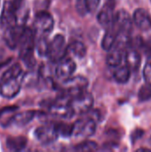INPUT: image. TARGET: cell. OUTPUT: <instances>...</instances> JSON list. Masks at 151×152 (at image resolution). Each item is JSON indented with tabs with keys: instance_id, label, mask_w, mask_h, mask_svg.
<instances>
[{
	"instance_id": "1",
	"label": "cell",
	"mask_w": 151,
	"mask_h": 152,
	"mask_svg": "<svg viewBox=\"0 0 151 152\" xmlns=\"http://www.w3.org/2000/svg\"><path fill=\"white\" fill-rule=\"evenodd\" d=\"M35 42H36V35L34 30L26 27L18 47H20V59L28 68H32L36 64L35 56H34Z\"/></svg>"
},
{
	"instance_id": "2",
	"label": "cell",
	"mask_w": 151,
	"mask_h": 152,
	"mask_svg": "<svg viewBox=\"0 0 151 152\" xmlns=\"http://www.w3.org/2000/svg\"><path fill=\"white\" fill-rule=\"evenodd\" d=\"M87 117L77 119L73 124L72 136L75 138H88L94 134L97 121L87 112Z\"/></svg>"
},
{
	"instance_id": "3",
	"label": "cell",
	"mask_w": 151,
	"mask_h": 152,
	"mask_svg": "<svg viewBox=\"0 0 151 152\" xmlns=\"http://www.w3.org/2000/svg\"><path fill=\"white\" fill-rule=\"evenodd\" d=\"M88 86V80L82 76L70 77L62 81L61 89L62 94H66L69 97L76 96L85 91Z\"/></svg>"
},
{
	"instance_id": "4",
	"label": "cell",
	"mask_w": 151,
	"mask_h": 152,
	"mask_svg": "<svg viewBox=\"0 0 151 152\" xmlns=\"http://www.w3.org/2000/svg\"><path fill=\"white\" fill-rule=\"evenodd\" d=\"M53 18L45 11L38 12L34 20V32L37 37H48L53 29Z\"/></svg>"
},
{
	"instance_id": "5",
	"label": "cell",
	"mask_w": 151,
	"mask_h": 152,
	"mask_svg": "<svg viewBox=\"0 0 151 152\" xmlns=\"http://www.w3.org/2000/svg\"><path fill=\"white\" fill-rule=\"evenodd\" d=\"M93 95L85 91L76 96L71 97L70 99V108L73 113V116L76 115H85L90 111L93 105Z\"/></svg>"
},
{
	"instance_id": "6",
	"label": "cell",
	"mask_w": 151,
	"mask_h": 152,
	"mask_svg": "<svg viewBox=\"0 0 151 152\" xmlns=\"http://www.w3.org/2000/svg\"><path fill=\"white\" fill-rule=\"evenodd\" d=\"M70 99L71 97L61 94L55 100L52 101L49 103L48 110L49 112L56 117L70 118L73 117V113L70 108Z\"/></svg>"
},
{
	"instance_id": "7",
	"label": "cell",
	"mask_w": 151,
	"mask_h": 152,
	"mask_svg": "<svg viewBox=\"0 0 151 152\" xmlns=\"http://www.w3.org/2000/svg\"><path fill=\"white\" fill-rule=\"evenodd\" d=\"M66 54L67 46L65 37L61 34H58L49 42L47 57L52 62L57 63L60 60L64 58Z\"/></svg>"
},
{
	"instance_id": "8",
	"label": "cell",
	"mask_w": 151,
	"mask_h": 152,
	"mask_svg": "<svg viewBox=\"0 0 151 152\" xmlns=\"http://www.w3.org/2000/svg\"><path fill=\"white\" fill-rule=\"evenodd\" d=\"M25 28L26 27L24 24H20V23H16L12 26L5 28L4 39L6 45L10 49L13 50L19 46L20 39L24 33Z\"/></svg>"
},
{
	"instance_id": "9",
	"label": "cell",
	"mask_w": 151,
	"mask_h": 152,
	"mask_svg": "<svg viewBox=\"0 0 151 152\" xmlns=\"http://www.w3.org/2000/svg\"><path fill=\"white\" fill-rule=\"evenodd\" d=\"M36 139L42 144L47 145L57 141L59 135L54 124L44 125L35 130Z\"/></svg>"
},
{
	"instance_id": "10",
	"label": "cell",
	"mask_w": 151,
	"mask_h": 152,
	"mask_svg": "<svg viewBox=\"0 0 151 152\" xmlns=\"http://www.w3.org/2000/svg\"><path fill=\"white\" fill-rule=\"evenodd\" d=\"M77 69L76 62L69 57H64L57 62V66L55 68V76L60 80H65L74 74Z\"/></svg>"
},
{
	"instance_id": "11",
	"label": "cell",
	"mask_w": 151,
	"mask_h": 152,
	"mask_svg": "<svg viewBox=\"0 0 151 152\" xmlns=\"http://www.w3.org/2000/svg\"><path fill=\"white\" fill-rule=\"evenodd\" d=\"M36 110H25L22 112L16 113L15 115L10 117L6 121L3 122L2 126L4 127L8 126H25L29 122L33 120V118L36 117Z\"/></svg>"
},
{
	"instance_id": "12",
	"label": "cell",
	"mask_w": 151,
	"mask_h": 152,
	"mask_svg": "<svg viewBox=\"0 0 151 152\" xmlns=\"http://www.w3.org/2000/svg\"><path fill=\"white\" fill-rule=\"evenodd\" d=\"M18 23L17 10L14 4L9 0L4 2L0 15V24L5 28Z\"/></svg>"
},
{
	"instance_id": "13",
	"label": "cell",
	"mask_w": 151,
	"mask_h": 152,
	"mask_svg": "<svg viewBox=\"0 0 151 152\" xmlns=\"http://www.w3.org/2000/svg\"><path fill=\"white\" fill-rule=\"evenodd\" d=\"M20 77L7 80L1 84L0 94L4 98H6V99L14 98L20 93V88H21V81L20 80Z\"/></svg>"
},
{
	"instance_id": "14",
	"label": "cell",
	"mask_w": 151,
	"mask_h": 152,
	"mask_svg": "<svg viewBox=\"0 0 151 152\" xmlns=\"http://www.w3.org/2000/svg\"><path fill=\"white\" fill-rule=\"evenodd\" d=\"M126 48L124 47L121 45L114 44L113 46L109 50V53L107 56V63L109 67L116 68L121 65L124 57H125V52Z\"/></svg>"
},
{
	"instance_id": "15",
	"label": "cell",
	"mask_w": 151,
	"mask_h": 152,
	"mask_svg": "<svg viewBox=\"0 0 151 152\" xmlns=\"http://www.w3.org/2000/svg\"><path fill=\"white\" fill-rule=\"evenodd\" d=\"M133 20L135 25L142 30H148L151 28L150 15L146 10L142 8L135 10V12H133Z\"/></svg>"
},
{
	"instance_id": "16",
	"label": "cell",
	"mask_w": 151,
	"mask_h": 152,
	"mask_svg": "<svg viewBox=\"0 0 151 152\" xmlns=\"http://www.w3.org/2000/svg\"><path fill=\"white\" fill-rule=\"evenodd\" d=\"M114 4H108L105 3L101 11L99 12L97 15V20L99 23L104 27L108 28L111 25L113 19H114V13H113V9H114Z\"/></svg>"
},
{
	"instance_id": "17",
	"label": "cell",
	"mask_w": 151,
	"mask_h": 152,
	"mask_svg": "<svg viewBox=\"0 0 151 152\" xmlns=\"http://www.w3.org/2000/svg\"><path fill=\"white\" fill-rule=\"evenodd\" d=\"M125 65L132 70H137L141 64V55L137 50L130 48L125 50Z\"/></svg>"
},
{
	"instance_id": "18",
	"label": "cell",
	"mask_w": 151,
	"mask_h": 152,
	"mask_svg": "<svg viewBox=\"0 0 151 152\" xmlns=\"http://www.w3.org/2000/svg\"><path fill=\"white\" fill-rule=\"evenodd\" d=\"M117 34H118L117 28L115 27V25L113 23H111V25L107 28V31H106L103 38H102L101 47L104 50L109 51L113 46V45L115 44Z\"/></svg>"
},
{
	"instance_id": "19",
	"label": "cell",
	"mask_w": 151,
	"mask_h": 152,
	"mask_svg": "<svg viewBox=\"0 0 151 152\" xmlns=\"http://www.w3.org/2000/svg\"><path fill=\"white\" fill-rule=\"evenodd\" d=\"M22 76V69L21 66L19 63H15L12 66H10L9 68H7L6 69L3 70L1 72V76H0V82L1 84L12 79V78H16ZM1 86V85H0Z\"/></svg>"
},
{
	"instance_id": "20",
	"label": "cell",
	"mask_w": 151,
	"mask_h": 152,
	"mask_svg": "<svg viewBox=\"0 0 151 152\" xmlns=\"http://www.w3.org/2000/svg\"><path fill=\"white\" fill-rule=\"evenodd\" d=\"M28 143V140L24 136L8 137L6 139V146L12 151H23Z\"/></svg>"
},
{
	"instance_id": "21",
	"label": "cell",
	"mask_w": 151,
	"mask_h": 152,
	"mask_svg": "<svg viewBox=\"0 0 151 152\" xmlns=\"http://www.w3.org/2000/svg\"><path fill=\"white\" fill-rule=\"evenodd\" d=\"M69 53L71 54H73L74 56L81 59L84 58L86 54V48L85 45L77 40H74L72 41L68 46H67V53Z\"/></svg>"
},
{
	"instance_id": "22",
	"label": "cell",
	"mask_w": 151,
	"mask_h": 152,
	"mask_svg": "<svg viewBox=\"0 0 151 152\" xmlns=\"http://www.w3.org/2000/svg\"><path fill=\"white\" fill-rule=\"evenodd\" d=\"M131 76V69L126 66H118L116 67V69L114 71L113 77L115 80L119 84H125L128 82Z\"/></svg>"
},
{
	"instance_id": "23",
	"label": "cell",
	"mask_w": 151,
	"mask_h": 152,
	"mask_svg": "<svg viewBox=\"0 0 151 152\" xmlns=\"http://www.w3.org/2000/svg\"><path fill=\"white\" fill-rule=\"evenodd\" d=\"M48 37H37L35 42V49L36 50L39 56L44 57L47 56L49 41L47 40Z\"/></svg>"
},
{
	"instance_id": "24",
	"label": "cell",
	"mask_w": 151,
	"mask_h": 152,
	"mask_svg": "<svg viewBox=\"0 0 151 152\" xmlns=\"http://www.w3.org/2000/svg\"><path fill=\"white\" fill-rule=\"evenodd\" d=\"M58 135L62 136L64 138H69L72 136V128H73V124H65V123H57L54 124Z\"/></svg>"
},
{
	"instance_id": "25",
	"label": "cell",
	"mask_w": 151,
	"mask_h": 152,
	"mask_svg": "<svg viewBox=\"0 0 151 152\" xmlns=\"http://www.w3.org/2000/svg\"><path fill=\"white\" fill-rule=\"evenodd\" d=\"M98 149V144L93 141H85L76 145L74 150L77 151H94Z\"/></svg>"
},
{
	"instance_id": "26",
	"label": "cell",
	"mask_w": 151,
	"mask_h": 152,
	"mask_svg": "<svg viewBox=\"0 0 151 152\" xmlns=\"http://www.w3.org/2000/svg\"><path fill=\"white\" fill-rule=\"evenodd\" d=\"M139 100L141 102H146L151 99V85L146 83L142 86L138 94Z\"/></svg>"
},
{
	"instance_id": "27",
	"label": "cell",
	"mask_w": 151,
	"mask_h": 152,
	"mask_svg": "<svg viewBox=\"0 0 151 152\" xmlns=\"http://www.w3.org/2000/svg\"><path fill=\"white\" fill-rule=\"evenodd\" d=\"M84 1L86 6L87 12H94L97 10L101 2V0H84Z\"/></svg>"
},
{
	"instance_id": "28",
	"label": "cell",
	"mask_w": 151,
	"mask_h": 152,
	"mask_svg": "<svg viewBox=\"0 0 151 152\" xmlns=\"http://www.w3.org/2000/svg\"><path fill=\"white\" fill-rule=\"evenodd\" d=\"M143 77L146 83L151 85V60H150L143 69Z\"/></svg>"
},
{
	"instance_id": "29",
	"label": "cell",
	"mask_w": 151,
	"mask_h": 152,
	"mask_svg": "<svg viewBox=\"0 0 151 152\" xmlns=\"http://www.w3.org/2000/svg\"><path fill=\"white\" fill-rule=\"evenodd\" d=\"M76 7H77V10L78 13L81 14L82 16L85 15L87 12V9H86V6H85V4L84 0H77Z\"/></svg>"
},
{
	"instance_id": "30",
	"label": "cell",
	"mask_w": 151,
	"mask_h": 152,
	"mask_svg": "<svg viewBox=\"0 0 151 152\" xmlns=\"http://www.w3.org/2000/svg\"><path fill=\"white\" fill-rule=\"evenodd\" d=\"M17 109H18L17 106H8V107H4V108L0 109V118L6 113H10V112L16 110Z\"/></svg>"
},
{
	"instance_id": "31",
	"label": "cell",
	"mask_w": 151,
	"mask_h": 152,
	"mask_svg": "<svg viewBox=\"0 0 151 152\" xmlns=\"http://www.w3.org/2000/svg\"><path fill=\"white\" fill-rule=\"evenodd\" d=\"M4 50L3 48H0V63L3 62V59H4Z\"/></svg>"
},
{
	"instance_id": "32",
	"label": "cell",
	"mask_w": 151,
	"mask_h": 152,
	"mask_svg": "<svg viewBox=\"0 0 151 152\" xmlns=\"http://www.w3.org/2000/svg\"><path fill=\"white\" fill-rule=\"evenodd\" d=\"M105 3H108V4H115V0H105Z\"/></svg>"
},
{
	"instance_id": "33",
	"label": "cell",
	"mask_w": 151,
	"mask_h": 152,
	"mask_svg": "<svg viewBox=\"0 0 151 152\" xmlns=\"http://www.w3.org/2000/svg\"><path fill=\"white\" fill-rule=\"evenodd\" d=\"M10 1H16V0H10Z\"/></svg>"
},
{
	"instance_id": "34",
	"label": "cell",
	"mask_w": 151,
	"mask_h": 152,
	"mask_svg": "<svg viewBox=\"0 0 151 152\" xmlns=\"http://www.w3.org/2000/svg\"><path fill=\"white\" fill-rule=\"evenodd\" d=\"M0 1H1V0H0Z\"/></svg>"
}]
</instances>
